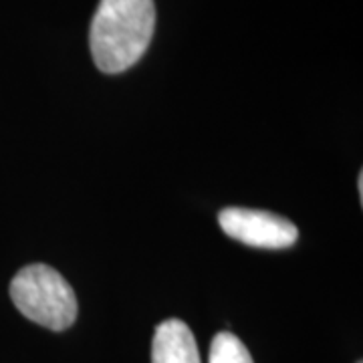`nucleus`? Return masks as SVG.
Instances as JSON below:
<instances>
[{
	"label": "nucleus",
	"mask_w": 363,
	"mask_h": 363,
	"mask_svg": "<svg viewBox=\"0 0 363 363\" xmlns=\"http://www.w3.org/2000/svg\"><path fill=\"white\" fill-rule=\"evenodd\" d=\"M154 28V0H101L89 33L91 55L97 69L107 75L128 71L147 51Z\"/></svg>",
	"instance_id": "f257e3e1"
},
{
	"label": "nucleus",
	"mask_w": 363,
	"mask_h": 363,
	"mask_svg": "<svg viewBox=\"0 0 363 363\" xmlns=\"http://www.w3.org/2000/svg\"><path fill=\"white\" fill-rule=\"evenodd\" d=\"M11 298L33 323L65 331L77 319V297L61 272L49 264H28L14 274Z\"/></svg>",
	"instance_id": "f03ea898"
},
{
	"label": "nucleus",
	"mask_w": 363,
	"mask_h": 363,
	"mask_svg": "<svg viewBox=\"0 0 363 363\" xmlns=\"http://www.w3.org/2000/svg\"><path fill=\"white\" fill-rule=\"evenodd\" d=\"M220 228L230 238L257 248H286L297 242V226L283 216L250 208H224Z\"/></svg>",
	"instance_id": "7ed1b4c3"
},
{
	"label": "nucleus",
	"mask_w": 363,
	"mask_h": 363,
	"mask_svg": "<svg viewBox=\"0 0 363 363\" xmlns=\"http://www.w3.org/2000/svg\"><path fill=\"white\" fill-rule=\"evenodd\" d=\"M152 363H200L194 333L180 319H168L156 327Z\"/></svg>",
	"instance_id": "20e7f679"
},
{
	"label": "nucleus",
	"mask_w": 363,
	"mask_h": 363,
	"mask_svg": "<svg viewBox=\"0 0 363 363\" xmlns=\"http://www.w3.org/2000/svg\"><path fill=\"white\" fill-rule=\"evenodd\" d=\"M208 363H255L250 357V351L240 339L233 333H216L212 339Z\"/></svg>",
	"instance_id": "39448f33"
},
{
	"label": "nucleus",
	"mask_w": 363,
	"mask_h": 363,
	"mask_svg": "<svg viewBox=\"0 0 363 363\" xmlns=\"http://www.w3.org/2000/svg\"><path fill=\"white\" fill-rule=\"evenodd\" d=\"M359 363H362V362H359Z\"/></svg>",
	"instance_id": "423d86ee"
}]
</instances>
